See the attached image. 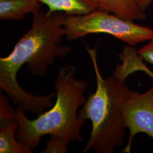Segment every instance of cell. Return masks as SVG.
<instances>
[{"label": "cell", "mask_w": 153, "mask_h": 153, "mask_svg": "<svg viewBox=\"0 0 153 153\" xmlns=\"http://www.w3.org/2000/svg\"><path fill=\"white\" fill-rule=\"evenodd\" d=\"M33 15L31 28L18 40L10 55L0 58V88L14 104L25 111L40 115L52 107L56 93L35 96L26 91L17 81L18 72L26 64L31 74L43 77L57 58L65 57L71 49L61 44L66 35V14L40 10Z\"/></svg>", "instance_id": "obj_1"}, {"label": "cell", "mask_w": 153, "mask_h": 153, "mask_svg": "<svg viewBox=\"0 0 153 153\" xmlns=\"http://www.w3.org/2000/svg\"><path fill=\"white\" fill-rule=\"evenodd\" d=\"M76 71L73 65L60 68L55 82L56 103L38 118L30 120L25 115L22 107L16 108L19 122L16 140L31 152L39 145L42 137L47 134L58 136L68 144L74 141H83L81 129L86 121L78 117V108L86 101L85 94L88 83L76 78Z\"/></svg>", "instance_id": "obj_2"}, {"label": "cell", "mask_w": 153, "mask_h": 153, "mask_svg": "<svg viewBox=\"0 0 153 153\" xmlns=\"http://www.w3.org/2000/svg\"><path fill=\"white\" fill-rule=\"evenodd\" d=\"M86 49L93 62L97 88L78 111L81 120L89 119L92 123L90 136L82 153L93 149L97 153H113L116 147L124 144L127 128L120 103L131 89L114 76L104 78L99 69L97 47L92 49L86 45Z\"/></svg>", "instance_id": "obj_3"}, {"label": "cell", "mask_w": 153, "mask_h": 153, "mask_svg": "<svg viewBox=\"0 0 153 153\" xmlns=\"http://www.w3.org/2000/svg\"><path fill=\"white\" fill-rule=\"evenodd\" d=\"M64 27L68 40H75L91 33H107L134 47L149 41L153 36V30L151 28L99 10L81 16L66 15Z\"/></svg>", "instance_id": "obj_4"}, {"label": "cell", "mask_w": 153, "mask_h": 153, "mask_svg": "<svg viewBox=\"0 0 153 153\" xmlns=\"http://www.w3.org/2000/svg\"><path fill=\"white\" fill-rule=\"evenodd\" d=\"M120 106L129 131L127 145L121 152L129 153L137 134L145 133L153 139V85L143 93L131 90L121 99Z\"/></svg>", "instance_id": "obj_5"}, {"label": "cell", "mask_w": 153, "mask_h": 153, "mask_svg": "<svg viewBox=\"0 0 153 153\" xmlns=\"http://www.w3.org/2000/svg\"><path fill=\"white\" fill-rule=\"evenodd\" d=\"M19 122L14 111L5 95H0V153H31L16 140Z\"/></svg>", "instance_id": "obj_6"}, {"label": "cell", "mask_w": 153, "mask_h": 153, "mask_svg": "<svg viewBox=\"0 0 153 153\" xmlns=\"http://www.w3.org/2000/svg\"><path fill=\"white\" fill-rule=\"evenodd\" d=\"M121 64H117L113 76L121 82H126V78L136 71H143L153 78V71L143 62L142 57L138 54L134 47L126 45L119 55Z\"/></svg>", "instance_id": "obj_7"}, {"label": "cell", "mask_w": 153, "mask_h": 153, "mask_svg": "<svg viewBox=\"0 0 153 153\" xmlns=\"http://www.w3.org/2000/svg\"><path fill=\"white\" fill-rule=\"evenodd\" d=\"M95 2L97 10L106 11L133 21L146 18L145 11L137 0H95Z\"/></svg>", "instance_id": "obj_8"}, {"label": "cell", "mask_w": 153, "mask_h": 153, "mask_svg": "<svg viewBox=\"0 0 153 153\" xmlns=\"http://www.w3.org/2000/svg\"><path fill=\"white\" fill-rule=\"evenodd\" d=\"M41 6L38 0H0V19L22 20L28 14L39 11Z\"/></svg>", "instance_id": "obj_9"}, {"label": "cell", "mask_w": 153, "mask_h": 153, "mask_svg": "<svg viewBox=\"0 0 153 153\" xmlns=\"http://www.w3.org/2000/svg\"><path fill=\"white\" fill-rule=\"evenodd\" d=\"M48 7V13L63 12L68 16H81L97 10L95 0H38Z\"/></svg>", "instance_id": "obj_10"}, {"label": "cell", "mask_w": 153, "mask_h": 153, "mask_svg": "<svg viewBox=\"0 0 153 153\" xmlns=\"http://www.w3.org/2000/svg\"><path fill=\"white\" fill-rule=\"evenodd\" d=\"M51 138L47 142V146L43 149L41 153H68L67 142L56 135H51Z\"/></svg>", "instance_id": "obj_11"}, {"label": "cell", "mask_w": 153, "mask_h": 153, "mask_svg": "<svg viewBox=\"0 0 153 153\" xmlns=\"http://www.w3.org/2000/svg\"><path fill=\"white\" fill-rule=\"evenodd\" d=\"M138 53L143 60L153 65V36L149 41L148 44L138 50Z\"/></svg>", "instance_id": "obj_12"}, {"label": "cell", "mask_w": 153, "mask_h": 153, "mask_svg": "<svg viewBox=\"0 0 153 153\" xmlns=\"http://www.w3.org/2000/svg\"><path fill=\"white\" fill-rule=\"evenodd\" d=\"M153 1V0H137V3L140 7L145 11L152 4Z\"/></svg>", "instance_id": "obj_13"}]
</instances>
